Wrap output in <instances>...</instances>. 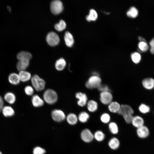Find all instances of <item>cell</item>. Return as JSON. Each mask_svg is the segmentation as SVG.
<instances>
[{
  "label": "cell",
  "mask_w": 154,
  "mask_h": 154,
  "mask_svg": "<svg viewBox=\"0 0 154 154\" xmlns=\"http://www.w3.org/2000/svg\"><path fill=\"white\" fill-rule=\"evenodd\" d=\"M80 137L84 142L89 143L92 142L94 139V134L89 129H85L81 132Z\"/></svg>",
  "instance_id": "obj_8"
},
{
  "label": "cell",
  "mask_w": 154,
  "mask_h": 154,
  "mask_svg": "<svg viewBox=\"0 0 154 154\" xmlns=\"http://www.w3.org/2000/svg\"><path fill=\"white\" fill-rule=\"evenodd\" d=\"M4 101L2 97L0 96V112L2 111L3 107Z\"/></svg>",
  "instance_id": "obj_41"
},
{
  "label": "cell",
  "mask_w": 154,
  "mask_h": 154,
  "mask_svg": "<svg viewBox=\"0 0 154 154\" xmlns=\"http://www.w3.org/2000/svg\"><path fill=\"white\" fill-rule=\"evenodd\" d=\"M108 146L112 149L115 150L118 149L120 145L119 139L117 137H114L111 138L109 141Z\"/></svg>",
  "instance_id": "obj_13"
},
{
  "label": "cell",
  "mask_w": 154,
  "mask_h": 154,
  "mask_svg": "<svg viewBox=\"0 0 154 154\" xmlns=\"http://www.w3.org/2000/svg\"><path fill=\"white\" fill-rule=\"evenodd\" d=\"M94 139L98 142L103 141L105 138V135L101 130H98L94 133Z\"/></svg>",
  "instance_id": "obj_26"
},
{
  "label": "cell",
  "mask_w": 154,
  "mask_h": 154,
  "mask_svg": "<svg viewBox=\"0 0 154 154\" xmlns=\"http://www.w3.org/2000/svg\"><path fill=\"white\" fill-rule=\"evenodd\" d=\"M29 60L25 59L19 60L17 64V70L19 71L25 70L29 65Z\"/></svg>",
  "instance_id": "obj_14"
},
{
  "label": "cell",
  "mask_w": 154,
  "mask_h": 154,
  "mask_svg": "<svg viewBox=\"0 0 154 154\" xmlns=\"http://www.w3.org/2000/svg\"><path fill=\"white\" fill-rule=\"evenodd\" d=\"M138 46L139 49L143 52L146 51L149 48L147 44L145 41H140L138 43Z\"/></svg>",
  "instance_id": "obj_36"
},
{
  "label": "cell",
  "mask_w": 154,
  "mask_h": 154,
  "mask_svg": "<svg viewBox=\"0 0 154 154\" xmlns=\"http://www.w3.org/2000/svg\"><path fill=\"white\" fill-rule=\"evenodd\" d=\"M4 99L8 103L13 104L15 102L16 97L15 95L13 93L8 92L5 95Z\"/></svg>",
  "instance_id": "obj_24"
},
{
  "label": "cell",
  "mask_w": 154,
  "mask_h": 154,
  "mask_svg": "<svg viewBox=\"0 0 154 154\" xmlns=\"http://www.w3.org/2000/svg\"><path fill=\"white\" fill-rule=\"evenodd\" d=\"M24 90L26 94L29 96L32 95L34 92L33 88L32 87L30 86H26L25 87Z\"/></svg>",
  "instance_id": "obj_38"
},
{
  "label": "cell",
  "mask_w": 154,
  "mask_h": 154,
  "mask_svg": "<svg viewBox=\"0 0 154 154\" xmlns=\"http://www.w3.org/2000/svg\"><path fill=\"white\" fill-rule=\"evenodd\" d=\"M0 154H2V153L0 151Z\"/></svg>",
  "instance_id": "obj_44"
},
{
  "label": "cell",
  "mask_w": 154,
  "mask_h": 154,
  "mask_svg": "<svg viewBox=\"0 0 154 154\" xmlns=\"http://www.w3.org/2000/svg\"><path fill=\"white\" fill-rule=\"evenodd\" d=\"M131 58L133 62L135 64L138 63L141 59L140 54L137 52L132 53L131 54Z\"/></svg>",
  "instance_id": "obj_32"
},
{
  "label": "cell",
  "mask_w": 154,
  "mask_h": 154,
  "mask_svg": "<svg viewBox=\"0 0 154 154\" xmlns=\"http://www.w3.org/2000/svg\"><path fill=\"white\" fill-rule=\"evenodd\" d=\"M45 152L44 149L39 147H35L33 151V154H44Z\"/></svg>",
  "instance_id": "obj_37"
},
{
  "label": "cell",
  "mask_w": 154,
  "mask_h": 154,
  "mask_svg": "<svg viewBox=\"0 0 154 154\" xmlns=\"http://www.w3.org/2000/svg\"><path fill=\"white\" fill-rule=\"evenodd\" d=\"M111 119V117L110 115L107 113L102 114L100 117V120L101 121L105 124L110 122Z\"/></svg>",
  "instance_id": "obj_33"
},
{
  "label": "cell",
  "mask_w": 154,
  "mask_h": 154,
  "mask_svg": "<svg viewBox=\"0 0 154 154\" xmlns=\"http://www.w3.org/2000/svg\"><path fill=\"white\" fill-rule=\"evenodd\" d=\"M46 40L48 44L50 46H54L59 43L60 39L58 35L53 32L49 33L46 37Z\"/></svg>",
  "instance_id": "obj_6"
},
{
  "label": "cell",
  "mask_w": 154,
  "mask_h": 154,
  "mask_svg": "<svg viewBox=\"0 0 154 154\" xmlns=\"http://www.w3.org/2000/svg\"><path fill=\"white\" fill-rule=\"evenodd\" d=\"M136 133L138 137L141 139H145L148 137L150 134L148 128L144 125L137 129Z\"/></svg>",
  "instance_id": "obj_10"
},
{
  "label": "cell",
  "mask_w": 154,
  "mask_h": 154,
  "mask_svg": "<svg viewBox=\"0 0 154 154\" xmlns=\"http://www.w3.org/2000/svg\"><path fill=\"white\" fill-rule=\"evenodd\" d=\"M90 20L95 21L97 18L98 14L96 11L94 9H92L90 10L89 15H87Z\"/></svg>",
  "instance_id": "obj_35"
},
{
  "label": "cell",
  "mask_w": 154,
  "mask_h": 154,
  "mask_svg": "<svg viewBox=\"0 0 154 154\" xmlns=\"http://www.w3.org/2000/svg\"><path fill=\"white\" fill-rule=\"evenodd\" d=\"M138 14V11L134 7H131L127 12V16L129 17L135 18Z\"/></svg>",
  "instance_id": "obj_30"
},
{
  "label": "cell",
  "mask_w": 154,
  "mask_h": 154,
  "mask_svg": "<svg viewBox=\"0 0 154 154\" xmlns=\"http://www.w3.org/2000/svg\"><path fill=\"white\" fill-rule=\"evenodd\" d=\"M101 83L102 80L99 76L92 75L89 78L85 85L87 88L92 89L97 88Z\"/></svg>",
  "instance_id": "obj_3"
},
{
  "label": "cell",
  "mask_w": 154,
  "mask_h": 154,
  "mask_svg": "<svg viewBox=\"0 0 154 154\" xmlns=\"http://www.w3.org/2000/svg\"><path fill=\"white\" fill-rule=\"evenodd\" d=\"M51 116L53 120L57 122H60L63 121L65 118V115L61 110L55 109L51 113Z\"/></svg>",
  "instance_id": "obj_9"
},
{
  "label": "cell",
  "mask_w": 154,
  "mask_h": 154,
  "mask_svg": "<svg viewBox=\"0 0 154 154\" xmlns=\"http://www.w3.org/2000/svg\"><path fill=\"white\" fill-rule=\"evenodd\" d=\"M32 102L33 106L35 107L42 106L44 104L43 100L37 95H33L32 98Z\"/></svg>",
  "instance_id": "obj_17"
},
{
  "label": "cell",
  "mask_w": 154,
  "mask_h": 154,
  "mask_svg": "<svg viewBox=\"0 0 154 154\" xmlns=\"http://www.w3.org/2000/svg\"><path fill=\"white\" fill-rule=\"evenodd\" d=\"M7 7H8L7 8H8V9L10 11L11 10V8H10V7L8 6Z\"/></svg>",
  "instance_id": "obj_43"
},
{
  "label": "cell",
  "mask_w": 154,
  "mask_h": 154,
  "mask_svg": "<svg viewBox=\"0 0 154 154\" xmlns=\"http://www.w3.org/2000/svg\"><path fill=\"white\" fill-rule=\"evenodd\" d=\"M139 39L141 41H145V39L141 37H139Z\"/></svg>",
  "instance_id": "obj_42"
},
{
  "label": "cell",
  "mask_w": 154,
  "mask_h": 154,
  "mask_svg": "<svg viewBox=\"0 0 154 154\" xmlns=\"http://www.w3.org/2000/svg\"><path fill=\"white\" fill-rule=\"evenodd\" d=\"M50 10L52 13L55 15L61 13L63 10L62 2L58 0L52 1L50 4Z\"/></svg>",
  "instance_id": "obj_5"
},
{
  "label": "cell",
  "mask_w": 154,
  "mask_h": 154,
  "mask_svg": "<svg viewBox=\"0 0 154 154\" xmlns=\"http://www.w3.org/2000/svg\"><path fill=\"white\" fill-rule=\"evenodd\" d=\"M2 111L3 115L5 117H11L15 114L13 109L9 106H3Z\"/></svg>",
  "instance_id": "obj_22"
},
{
  "label": "cell",
  "mask_w": 154,
  "mask_h": 154,
  "mask_svg": "<svg viewBox=\"0 0 154 154\" xmlns=\"http://www.w3.org/2000/svg\"><path fill=\"white\" fill-rule=\"evenodd\" d=\"M108 128L110 133L113 134H117L119 132L118 125L114 122H111L109 123Z\"/></svg>",
  "instance_id": "obj_27"
},
{
  "label": "cell",
  "mask_w": 154,
  "mask_h": 154,
  "mask_svg": "<svg viewBox=\"0 0 154 154\" xmlns=\"http://www.w3.org/2000/svg\"><path fill=\"white\" fill-rule=\"evenodd\" d=\"M31 80L32 85L36 91H40L44 89L45 82L43 79L35 74L32 76Z\"/></svg>",
  "instance_id": "obj_4"
},
{
  "label": "cell",
  "mask_w": 154,
  "mask_h": 154,
  "mask_svg": "<svg viewBox=\"0 0 154 154\" xmlns=\"http://www.w3.org/2000/svg\"><path fill=\"white\" fill-rule=\"evenodd\" d=\"M139 110L141 113L145 114L149 112L150 108L148 106L145 104H142L139 106Z\"/></svg>",
  "instance_id": "obj_34"
},
{
  "label": "cell",
  "mask_w": 154,
  "mask_h": 154,
  "mask_svg": "<svg viewBox=\"0 0 154 154\" xmlns=\"http://www.w3.org/2000/svg\"><path fill=\"white\" fill-rule=\"evenodd\" d=\"M17 57L18 60L22 59L30 60L32 57V56L31 54L29 52L22 51L18 53Z\"/></svg>",
  "instance_id": "obj_23"
},
{
  "label": "cell",
  "mask_w": 154,
  "mask_h": 154,
  "mask_svg": "<svg viewBox=\"0 0 154 154\" xmlns=\"http://www.w3.org/2000/svg\"><path fill=\"white\" fill-rule=\"evenodd\" d=\"M131 123L133 127L137 129L144 125V121L141 116L136 115L133 116Z\"/></svg>",
  "instance_id": "obj_12"
},
{
  "label": "cell",
  "mask_w": 154,
  "mask_h": 154,
  "mask_svg": "<svg viewBox=\"0 0 154 154\" xmlns=\"http://www.w3.org/2000/svg\"><path fill=\"white\" fill-rule=\"evenodd\" d=\"M64 39L67 46L69 47L72 46L74 43V40L72 35L69 32H65Z\"/></svg>",
  "instance_id": "obj_19"
},
{
  "label": "cell",
  "mask_w": 154,
  "mask_h": 154,
  "mask_svg": "<svg viewBox=\"0 0 154 154\" xmlns=\"http://www.w3.org/2000/svg\"><path fill=\"white\" fill-rule=\"evenodd\" d=\"M149 45L151 47L150 52L152 54H154V38L150 41Z\"/></svg>",
  "instance_id": "obj_40"
},
{
  "label": "cell",
  "mask_w": 154,
  "mask_h": 154,
  "mask_svg": "<svg viewBox=\"0 0 154 154\" xmlns=\"http://www.w3.org/2000/svg\"><path fill=\"white\" fill-rule=\"evenodd\" d=\"M142 84L145 89H152L154 88V79L151 78H145L142 81Z\"/></svg>",
  "instance_id": "obj_16"
},
{
  "label": "cell",
  "mask_w": 154,
  "mask_h": 154,
  "mask_svg": "<svg viewBox=\"0 0 154 154\" xmlns=\"http://www.w3.org/2000/svg\"><path fill=\"white\" fill-rule=\"evenodd\" d=\"M66 24L65 22L63 20H60L58 23L54 25L55 29L58 31H61L66 28Z\"/></svg>",
  "instance_id": "obj_31"
},
{
  "label": "cell",
  "mask_w": 154,
  "mask_h": 154,
  "mask_svg": "<svg viewBox=\"0 0 154 154\" xmlns=\"http://www.w3.org/2000/svg\"><path fill=\"white\" fill-rule=\"evenodd\" d=\"M43 98L44 101L49 104H53L55 103L58 98L56 92L51 89H48L44 92Z\"/></svg>",
  "instance_id": "obj_2"
},
{
  "label": "cell",
  "mask_w": 154,
  "mask_h": 154,
  "mask_svg": "<svg viewBox=\"0 0 154 154\" xmlns=\"http://www.w3.org/2000/svg\"><path fill=\"white\" fill-rule=\"evenodd\" d=\"M75 97L78 99L77 104L80 107H84L87 104L88 102V97L84 93L77 92L75 94Z\"/></svg>",
  "instance_id": "obj_11"
},
{
  "label": "cell",
  "mask_w": 154,
  "mask_h": 154,
  "mask_svg": "<svg viewBox=\"0 0 154 154\" xmlns=\"http://www.w3.org/2000/svg\"><path fill=\"white\" fill-rule=\"evenodd\" d=\"M87 108L88 110L91 112H94L98 109V104L96 101L94 100H90L88 102Z\"/></svg>",
  "instance_id": "obj_18"
},
{
  "label": "cell",
  "mask_w": 154,
  "mask_h": 154,
  "mask_svg": "<svg viewBox=\"0 0 154 154\" xmlns=\"http://www.w3.org/2000/svg\"><path fill=\"white\" fill-rule=\"evenodd\" d=\"M97 89L100 92L110 91L107 85L104 84H101Z\"/></svg>",
  "instance_id": "obj_39"
},
{
  "label": "cell",
  "mask_w": 154,
  "mask_h": 154,
  "mask_svg": "<svg viewBox=\"0 0 154 154\" xmlns=\"http://www.w3.org/2000/svg\"><path fill=\"white\" fill-rule=\"evenodd\" d=\"M18 75L20 80L23 82L27 81L31 78L30 73L25 70L20 71Z\"/></svg>",
  "instance_id": "obj_21"
},
{
  "label": "cell",
  "mask_w": 154,
  "mask_h": 154,
  "mask_svg": "<svg viewBox=\"0 0 154 154\" xmlns=\"http://www.w3.org/2000/svg\"><path fill=\"white\" fill-rule=\"evenodd\" d=\"M78 119L81 122L85 123L90 118L89 114L85 111L81 112L78 117Z\"/></svg>",
  "instance_id": "obj_29"
},
{
  "label": "cell",
  "mask_w": 154,
  "mask_h": 154,
  "mask_svg": "<svg viewBox=\"0 0 154 154\" xmlns=\"http://www.w3.org/2000/svg\"><path fill=\"white\" fill-rule=\"evenodd\" d=\"M66 119L68 123L71 125L76 124L78 120L77 116L73 113L68 114L67 116Z\"/></svg>",
  "instance_id": "obj_28"
},
{
  "label": "cell",
  "mask_w": 154,
  "mask_h": 154,
  "mask_svg": "<svg viewBox=\"0 0 154 154\" xmlns=\"http://www.w3.org/2000/svg\"><path fill=\"white\" fill-rule=\"evenodd\" d=\"M108 108L111 112L113 113H117L119 111L121 105L116 101H112L108 105Z\"/></svg>",
  "instance_id": "obj_15"
},
{
  "label": "cell",
  "mask_w": 154,
  "mask_h": 154,
  "mask_svg": "<svg viewBox=\"0 0 154 154\" xmlns=\"http://www.w3.org/2000/svg\"><path fill=\"white\" fill-rule=\"evenodd\" d=\"M8 79L9 82L14 85L18 84L20 81L19 75L15 73L10 74Z\"/></svg>",
  "instance_id": "obj_20"
},
{
  "label": "cell",
  "mask_w": 154,
  "mask_h": 154,
  "mask_svg": "<svg viewBox=\"0 0 154 154\" xmlns=\"http://www.w3.org/2000/svg\"><path fill=\"white\" fill-rule=\"evenodd\" d=\"M134 111L132 107L127 104H122L117 114L121 115L125 122L130 123L133 117Z\"/></svg>",
  "instance_id": "obj_1"
},
{
  "label": "cell",
  "mask_w": 154,
  "mask_h": 154,
  "mask_svg": "<svg viewBox=\"0 0 154 154\" xmlns=\"http://www.w3.org/2000/svg\"><path fill=\"white\" fill-rule=\"evenodd\" d=\"M66 65L65 60L62 58H61L58 60L55 64V67L58 71H62L65 68Z\"/></svg>",
  "instance_id": "obj_25"
},
{
  "label": "cell",
  "mask_w": 154,
  "mask_h": 154,
  "mask_svg": "<svg viewBox=\"0 0 154 154\" xmlns=\"http://www.w3.org/2000/svg\"><path fill=\"white\" fill-rule=\"evenodd\" d=\"M113 99L112 95L110 91L102 92L100 93V101L103 104L108 105L112 101Z\"/></svg>",
  "instance_id": "obj_7"
}]
</instances>
